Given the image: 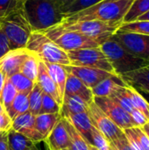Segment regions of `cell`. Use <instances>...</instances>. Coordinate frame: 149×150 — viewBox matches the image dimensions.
I'll list each match as a JSON object with an SVG mask.
<instances>
[{"label":"cell","instance_id":"681fc988","mask_svg":"<svg viewBox=\"0 0 149 150\" xmlns=\"http://www.w3.org/2000/svg\"><path fill=\"white\" fill-rule=\"evenodd\" d=\"M137 20H148L149 21V11L148 12H147L146 14H144V15L141 16Z\"/></svg>","mask_w":149,"mask_h":150},{"label":"cell","instance_id":"8992f818","mask_svg":"<svg viewBox=\"0 0 149 150\" xmlns=\"http://www.w3.org/2000/svg\"><path fill=\"white\" fill-rule=\"evenodd\" d=\"M122 23L103 22L99 20H83V21H66L63 20L60 26L78 32L83 35L95 40L99 46L108 40L118 31Z\"/></svg>","mask_w":149,"mask_h":150},{"label":"cell","instance_id":"44dd1931","mask_svg":"<svg viewBox=\"0 0 149 150\" xmlns=\"http://www.w3.org/2000/svg\"><path fill=\"white\" fill-rule=\"evenodd\" d=\"M120 86H127L126 83L118 75H112V76L105 79L95 86L92 90L94 97H110L112 93Z\"/></svg>","mask_w":149,"mask_h":150},{"label":"cell","instance_id":"1f68e13d","mask_svg":"<svg viewBox=\"0 0 149 150\" xmlns=\"http://www.w3.org/2000/svg\"><path fill=\"white\" fill-rule=\"evenodd\" d=\"M42 98H43V91L39 86V84L35 83L32 90L28 95L29 112L34 116L40 113L41 104H42Z\"/></svg>","mask_w":149,"mask_h":150},{"label":"cell","instance_id":"7402d4cb","mask_svg":"<svg viewBox=\"0 0 149 150\" xmlns=\"http://www.w3.org/2000/svg\"><path fill=\"white\" fill-rule=\"evenodd\" d=\"M44 63L46 65L48 74L50 75L51 78L55 83L57 90L59 91L60 97L62 100L63 96H64V91H65L68 71L66 70L65 66L63 65L57 64V63H49V62H44Z\"/></svg>","mask_w":149,"mask_h":150},{"label":"cell","instance_id":"83f0119b","mask_svg":"<svg viewBox=\"0 0 149 150\" xmlns=\"http://www.w3.org/2000/svg\"><path fill=\"white\" fill-rule=\"evenodd\" d=\"M62 120L69 137V142H70L69 149L71 150H90L89 144L83 139V137L77 132V130L65 118H62Z\"/></svg>","mask_w":149,"mask_h":150},{"label":"cell","instance_id":"ba28073f","mask_svg":"<svg viewBox=\"0 0 149 150\" xmlns=\"http://www.w3.org/2000/svg\"><path fill=\"white\" fill-rule=\"evenodd\" d=\"M67 54L70 62V65L72 66L99 69L115 74L109 60L100 47L68 51Z\"/></svg>","mask_w":149,"mask_h":150},{"label":"cell","instance_id":"836d02e7","mask_svg":"<svg viewBox=\"0 0 149 150\" xmlns=\"http://www.w3.org/2000/svg\"><path fill=\"white\" fill-rule=\"evenodd\" d=\"M18 93V92L17 91L14 85L11 83L9 78L6 77L4 84V88L2 91V95H1V104L3 105L5 111L10 107V105L13 102Z\"/></svg>","mask_w":149,"mask_h":150},{"label":"cell","instance_id":"8d00e7d4","mask_svg":"<svg viewBox=\"0 0 149 150\" xmlns=\"http://www.w3.org/2000/svg\"><path fill=\"white\" fill-rule=\"evenodd\" d=\"M23 7V0H0V18Z\"/></svg>","mask_w":149,"mask_h":150},{"label":"cell","instance_id":"52a82bcc","mask_svg":"<svg viewBox=\"0 0 149 150\" xmlns=\"http://www.w3.org/2000/svg\"><path fill=\"white\" fill-rule=\"evenodd\" d=\"M42 33L66 52L99 47V44L95 40L78 32L68 30L60 25L50 27Z\"/></svg>","mask_w":149,"mask_h":150},{"label":"cell","instance_id":"484cf974","mask_svg":"<svg viewBox=\"0 0 149 150\" xmlns=\"http://www.w3.org/2000/svg\"><path fill=\"white\" fill-rule=\"evenodd\" d=\"M149 11V0H133L127 13L126 14L123 23L136 21L141 16Z\"/></svg>","mask_w":149,"mask_h":150},{"label":"cell","instance_id":"9a60e30c","mask_svg":"<svg viewBox=\"0 0 149 150\" xmlns=\"http://www.w3.org/2000/svg\"><path fill=\"white\" fill-rule=\"evenodd\" d=\"M44 142L50 150H63L70 148L68 134L62 118L57 122Z\"/></svg>","mask_w":149,"mask_h":150},{"label":"cell","instance_id":"f35d334b","mask_svg":"<svg viewBox=\"0 0 149 150\" xmlns=\"http://www.w3.org/2000/svg\"><path fill=\"white\" fill-rule=\"evenodd\" d=\"M128 131L133 136L139 146L142 150H149V139L141 127L128 128Z\"/></svg>","mask_w":149,"mask_h":150},{"label":"cell","instance_id":"db71d44e","mask_svg":"<svg viewBox=\"0 0 149 150\" xmlns=\"http://www.w3.org/2000/svg\"><path fill=\"white\" fill-rule=\"evenodd\" d=\"M63 150H71L70 149H63Z\"/></svg>","mask_w":149,"mask_h":150},{"label":"cell","instance_id":"4316f807","mask_svg":"<svg viewBox=\"0 0 149 150\" xmlns=\"http://www.w3.org/2000/svg\"><path fill=\"white\" fill-rule=\"evenodd\" d=\"M40 61V60L36 55L30 53L29 55L25 58V60L22 63L19 72L23 74L25 76H26L27 78H29L30 80H32V82L36 83Z\"/></svg>","mask_w":149,"mask_h":150},{"label":"cell","instance_id":"5b68a950","mask_svg":"<svg viewBox=\"0 0 149 150\" xmlns=\"http://www.w3.org/2000/svg\"><path fill=\"white\" fill-rule=\"evenodd\" d=\"M0 27L8 39L11 50L25 48L32 30L24 13L23 7L0 18Z\"/></svg>","mask_w":149,"mask_h":150},{"label":"cell","instance_id":"f907efd6","mask_svg":"<svg viewBox=\"0 0 149 150\" xmlns=\"http://www.w3.org/2000/svg\"><path fill=\"white\" fill-rule=\"evenodd\" d=\"M89 149L90 150H98L96 147H94V146H92V145H90L89 144Z\"/></svg>","mask_w":149,"mask_h":150},{"label":"cell","instance_id":"7bdbcfd3","mask_svg":"<svg viewBox=\"0 0 149 150\" xmlns=\"http://www.w3.org/2000/svg\"><path fill=\"white\" fill-rule=\"evenodd\" d=\"M11 50L7 37L0 27V59Z\"/></svg>","mask_w":149,"mask_h":150},{"label":"cell","instance_id":"d590c367","mask_svg":"<svg viewBox=\"0 0 149 150\" xmlns=\"http://www.w3.org/2000/svg\"><path fill=\"white\" fill-rule=\"evenodd\" d=\"M61 105L49 95L43 92L42 104L39 114H54L61 112Z\"/></svg>","mask_w":149,"mask_h":150},{"label":"cell","instance_id":"e0dca14e","mask_svg":"<svg viewBox=\"0 0 149 150\" xmlns=\"http://www.w3.org/2000/svg\"><path fill=\"white\" fill-rule=\"evenodd\" d=\"M119 76L126 85L149 93V65Z\"/></svg>","mask_w":149,"mask_h":150},{"label":"cell","instance_id":"277c9868","mask_svg":"<svg viewBox=\"0 0 149 150\" xmlns=\"http://www.w3.org/2000/svg\"><path fill=\"white\" fill-rule=\"evenodd\" d=\"M25 48L44 62L57 63L63 66L70 65L67 52L42 32H32Z\"/></svg>","mask_w":149,"mask_h":150},{"label":"cell","instance_id":"8fae6325","mask_svg":"<svg viewBox=\"0 0 149 150\" xmlns=\"http://www.w3.org/2000/svg\"><path fill=\"white\" fill-rule=\"evenodd\" d=\"M93 101L121 130L124 131L135 127L130 113L111 98L94 97Z\"/></svg>","mask_w":149,"mask_h":150},{"label":"cell","instance_id":"f5cc1de1","mask_svg":"<svg viewBox=\"0 0 149 150\" xmlns=\"http://www.w3.org/2000/svg\"><path fill=\"white\" fill-rule=\"evenodd\" d=\"M31 150H39V149L37 148V146H36V144H34L32 147V149H31Z\"/></svg>","mask_w":149,"mask_h":150},{"label":"cell","instance_id":"f6af8a7d","mask_svg":"<svg viewBox=\"0 0 149 150\" xmlns=\"http://www.w3.org/2000/svg\"><path fill=\"white\" fill-rule=\"evenodd\" d=\"M74 0H56V2L58 3V4L60 5L61 11H63L71 2H73Z\"/></svg>","mask_w":149,"mask_h":150},{"label":"cell","instance_id":"cb8c5ba5","mask_svg":"<svg viewBox=\"0 0 149 150\" xmlns=\"http://www.w3.org/2000/svg\"><path fill=\"white\" fill-rule=\"evenodd\" d=\"M28 95L26 93H18L10 107L6 110V112L11 120L29 111Z\"/></svg>","mask_w":149,"mask_h":150},{"label":"cell","instance_id":"d6a6232c","mask_svg":"<svg viewBox=\"0 0 149 150\" xmlns=\"http://www.w3.org/2000/svg\"><path fill=\"white\" fill-rule=\"evenodd\" d=\"M119 30L123 32L135 33L144 35H149L148 20H136L129 23H122Z\"/></svg>","mask_w":149,"mask_h":150},{"label":"cell","instance_id":"4fadbf2b","mask_svg":"<svg viewBox=\"0 0 149 150\" xmlns=\"http://www.w3.org/2000/svg\"><path fill=\"white\" fill-rule=\"evenodd\" d=\"M11 129L23 134L35 144L44 142V139L35 127V116L29 111L17 116L12 120Z\"/></svg>","mask_w":149,"mask_h":150},{"label":"cell","instance_id":"d4e9b609","mask_svg":"<svg viewBox=\"0 0 149 150\" xmlns=\"http://www.w3.org/2000/svg\"><path fill=\"white\" fill-rule=\"evenodd\" d=\"M34 144L31 140L12 129L8 132L9 150H31Z\"/></svg>","mask_w":149,"mask_h":150},{"label":"cell","instance_id":"30bf717a","mask_svg":"<svg viewBox=\"0 0 149 150\" xmlns=\"http://www.w3.org/2000/svg\"><path fill=\"white\" fill-rule=\"evenodd\" d=\"M90 121L94 127H96L105 137L108 142H112L124 132L121 130L95 103L92 101L89 104L87 111Z\"/></svg>","mask_w":149,"mask_h":150},{"label":"cell","instance_id":"ab89813d","mask_svg":"<svg viewBox=\"0 0 149 150\" xmlns=\"http://www.w3.org/2000/svg\"><path fill=\"white\" fill-rule=\"evenodd\" d=\"M110 144L116 150H133L125 134H123L112 142H110Z\"/></svg>","mask_w":149,"mask_h":150},{"label":"cell","instance_id":"4dcf8cb0","mask_svg":"<svg viewBox=\"0 0 149 150\" xmlns=\"http://www.w3.org/2000/svg\"><path fill=\"white\" fill-rule=\"evenodd\" d=\"M126 87L127 86H120V87L117 88L109 98H111L112 100H114L116 103H118L124 110H126L127 112L130 113L134 108H133L131 99L128 96Z\"/></svg>","mask_w":149,"mask_h":150},{"label":"cell","instance_id":"7a4b0ae2","mask_svg":"<svg viewBox=\"0 0 149 150\" xmlns=\"http://www.w3.org/2000/svg\"><path fill=\"white\" fill-rule=\"evenodd\" d=\"M133 0H102L83 11L66 16V21L99 20L111 23H123Z\"/></svg>","mask_w":149,"mask_h":150},{"label":"cell","instance_id":"bcb514c9","mask_svg":"<svg viewBox=\"0 0 149 150\" xmlns=\"http://www.w3.org/2000/svg\"><path fill=\"white\" fill-rule=\"evenodd\" d=\"M6 76H4V74L0 70V103H1V95H2V91L4 88V84L5 82Z\"/></svg>","mask_w":149,"mask_h":150},{"label":"cell","instance_id":"816d5d0a","mask_svg":"<svg viewBox=\"0 0 149 150\" xmlns=\"http://www.w3.org/2000/svg\"><path fill=\"white\" fill-rule=\"evenodd\" d=\"M5 112V109L4 108L3 105L0 103V113H1V112Z\"/></svg>","mask_w":149,"mask_h":150},{"label":"cell","instance_id":"f546056e","mask_svg":"<svg viewBox=\"0 0 149 150\" xmlns=\"http://www.w3.org/2000/svg\"><path fill=\"white\" fill-rule=\"evenodd\" d=\"M7 78H9V80L14 85V87L16 88V90L18 93L29 94L35 84L34 82H32V80H30L29 78L25 76L20 72L16 73Z\"/></svg>","mask_w":149,"mask_h":150},{"label":"cell","instance_id":"c3c4849f","mask_svg":"<svg viewBox=\"0 0 149 150\" xmlns=\"http://www.w3.org/2000/svg\"><path fill=\"white\" fill-rule=\"evenodd\" d=\"M141 128L143 129V131L145 132V134H147V136H148V138L149 139V122L148 124H146V125H144L143 127H141Z\"/></svg>","mask_w":149,"mask_h":150},{"label":"cell","instance_id":"11a10c76","mask_svg":"<svg viewBox=\"0 0 149 150\" xmlns=\"http://www.w3.org/2000/svg\"><path fill=\"white\" fill-rule=\"evenodd\" d=\"M23 1H24V0H23Z\"/></svg>","mask_w":149,"mask_h":150},{"label":"cell","instance_id":"603a6c76","mask_svg":"<svg viewBox=\"0 0 149 150\" xmlns=\"http://www.w3.org/2000/svg\"><path fill=\"white\" fill-rule=\"evenodd\" d=\"M61 119L60 113L38 114L35 116V127L44 141L49 135L54 126Z\"/></svg>","mask_w":149,"mask_h":150},{"label":"cell","instance_id":"b9f144b4","mask_svg":"<svg viewBox=\"0 0 149 150\" xmlns=\"http://www.w3.org/2000/svg\"><path fill=\"white\" fill-rule=\"evenodd\" d=\"M12 120L10 118L8 113L3 112L0 113V132H9L11 129Z\"/></svg>","mask_w":149,"mask_h":150},{"label":"cell","instance_id":"7c38bea8","mask_svg":"<svg viewBox=\"0 0 149 150\" xmlns=\"http://www.w3.org/2000/svg\"><path fill=\"white\" fill-rule=\"evenodd\" d=\"M66 70L68 73L78 77L87 87L90 89H93L97 86L99 83L104 81L105 79L112 76V73L94 68H88V67H79V66H65Z\"/></svg>","mask_w":149,"mask_h":150},{"label":"cell","instance_id":"6da1fadb","mask_svg":"<svg viewBox=\"0 0 149 150\" xmlns=\"http://www.w3.org/2000/svg\"><path fill=\"white\" fill-rule=\"evenodd\" d=\"M23 11L32 32L58 25L66 18L56 0H24Z\"/></svg>","mask_w":149,"mask_h":150},{"label":"cell","instance_id":"3957f363","mask_svg":"<svg viewBox=\"0 0 149 150\" xmlns=\"http://www.w3.org/2000/svg\"><path fill=\"white\" fill-rule=\"evenodd\" d=\"M99 47L109 60L114 73L118 76L149 65L148 62L132 54L112 38H110Z\"/></svg>","mask_w":149,"mask_h":150},{"label":"cell","instance_id":"5bb4252c","mask_svg":"<svg viewBox=\"0 0 149 150\" xmlns=\"http://www.w3.org/2000/svg\"><path fill=\"white\" fill-rule=\"evenodd\" d=\"M30 52L26 48L10 50L0 59V70L6 77L18 73L20 67Z\"/></svg>","mask_w":149,"mask_h":150},{"label":"cell","instance_id":"60d3db41","mask_svg":"<svg viewBox=\"0 0 149 150\" xmlns=\"http://www.w3.org/2000/svg\"><path fill=\"white\" fill-rule=\"evenodd\" d=\"M130 115L135 124V127H143L144 125L148 124L149 122V120L144 115L142 114L140 111L136 110V109H133L131 112H130Z\"/></svg>","mask_w":149,"mask_h":150},{"label":"cell","instance_id":"ffe728a7","mask_svg":"<svg viewBox=\"0 0 149 150\" xmlns=\"http://www.w3.org/2000/svg\"><path fill=\"white\" fill-rule=\"evenodd\" d=\"M83 137L88 144H90L91 130L93 125L90 121L88 112H82L65 118Z\"/></svg>","mask_w":149,"mask_h":150},{"label":"cell","instance_id":"9f6ffc18","mask_svg":"<svg viewBox=\"0 0 149 150\" xmlns=\"http://www.w3.org/2000/svg\"></svg>","mask_w":149,"mask_h":150},{"label":"cell","instance_id":"f1b7e54d","mask_svg":"<svg viewBox=\"0 0 149 150\" xmlns=\"http://www.w3.org/2000/svg\"><path fill=\"white\" fill-rule=\"evenodd\" d=\"M128 96L131 99L132 105L134 109L140 111L149 120V105L146 99L141 96V94L134 88L128 86L126 87Z\"/></svg>","mask_w":149,"mask_h":150},{"label":"cell","instance_id":"74e56055","mask_svg":"<svg viewBox=\"0 0 149 150\" xmlns=\"http://www.w3.org/2000/svg\"><path fill=\"white\" fill-rule=\"evenodd\" d=\"M96 147L98 150H109L110 144L105 137L100 133L96 127H92L91 130V137H90V144Z\"/></svg>","mask_w":149,"mask_h":150},{"label":"cell","instance_id":"9c48e42d","mask_svg":"<svg viewBox=\"0 0 149 150\" xmlns=\"http://www.w3.org/2000/svg\"><path fill=\"white\" fill-rule=\"evenodd\" d=\"M132 54L149 62V35L118 31L112 36Z\"/></svg>","mask_w":149,"mask_h":150},{"label":"cell","instance_id":"2e32d148","mask_svg":"<svg viewBox=\"0 0 149 150\" xmlns=\"http://www.w3.org/2000/svg\"><path fill=\"white\" fill-rule=\"evenodd\" d=\"M64 95L80 97L88 104L91 103L94 98L92 90L87 87L78 77L68 72V76L65 85Z\"/></svg>","mask_w":149,"mask_h":150},{"label":"cell","instance_id":"7dc6e473","mask_svg":"<svg viewBox=\"0 0 149 150\" xmlns=\"http://www.w3.org/2000/svg\"><path fill=\"white\" fill-rule=\"evenodd\" d=\"M141 94V96L146 99V101H147V103L149 105V93L148 92H146V91H139V90H137Z\"/></svg>","mask_w":149,"mask_h":150},{"label":"cell","instance_id":"ac0fdd59","mask_svg":"<svg viewBox=\"0 0 149 150\" xmlns=\"http://www.w3.org/2000/svg\"><path fill=\"white\" fill-rule=\"evenodd\" d=\"M36 83L39 84V86L40 87V89L44 93L52 97L61 106L62 100L60 97L57 87L54 83L53 79L51 78L50 75L48 74L46 65L42 61H40L39 62V71H38Z\"/></svg>","mask_w":149,"mask_h":150},{"label":"cell","instance_id":"ee69618b","mask_svg":"<svg viewBox=\"0 0 149 150\" xmlns=\"http://www.w3.org/2000/svg\"><path fill=\"white\" fill-rule=\"evenodd\" d=\"M0 150H9L8 132H0Z\"/></svg>","mask_w":149,"mask_h":150},{"label":"cell","instance_id":"d6986e66","mask_svg":"<svg viewBox=\"0 0 149 150\" xmlns=\"http://www.w3.org/2000/svg\"><path fill=\"white\" fill-rule=\"evenodd\" d=\"M89 104L77 96L64 95L61 107V117L67 118L71 115L87 112Z\"/></svg>","mask_w":149,"mask_h":150},{"label":"cell","instance_id":"e575fe53","mask_svg":"<svg viewBox=\"0 0 149 150\" xmlns=\"http://www.w3.org/2000/svg\"><path fill=\"white\" fill-rule=\"evenodd\" d=\"M101 1L102 0H74L62 11V12L68 16L90 8Z\"/></svg>","mask_w":149,"mask_h":150}]
</instances>
